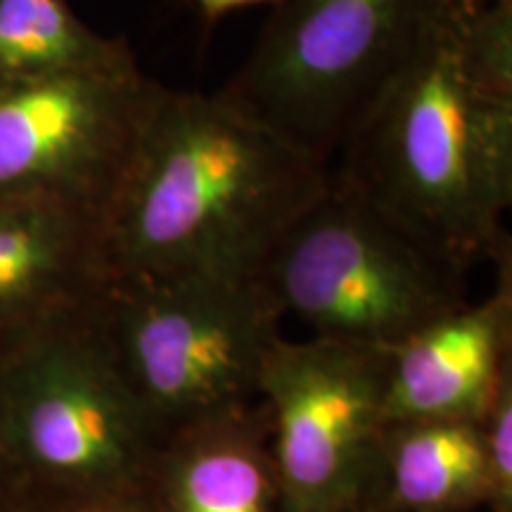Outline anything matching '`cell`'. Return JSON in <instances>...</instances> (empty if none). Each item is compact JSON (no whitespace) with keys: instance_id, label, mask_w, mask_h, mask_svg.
I'll list each match as a JSON object with an SVG mask.
<instances>
[{"instance_id":"obj_3","label":"cell","mask_w":512,"mask_h":512,"mask_svg":"<svg viewBox=\"0 0 512 512\" xmlns=\"http://www.w3.org/2000/svg\"><path fill=\"white\" fill-rule=\"evenodd\" d=\"M283 320L259 275H128L112 278L100 304L114 361L159 444L256 406Z\"/></svg>"},{"instance_id":"obj_18","label":"cell","mask_w":512,"mask_h":512,"mask_svg":"<svg viewBox=\"0 0 512 512\" xmlns=\"http://www.w3.org/2000/svg\"><path fill=\"white\" fill-rule=\"evenodd\" d=\"M266 3H278V0H195L197 10L202 12V17L207 22H219L230 12L235 10H245V8H254V5H266Z\"/></svg>"},{"instance_id":"obj_1","label":"cell","mask_w":512,"mask_h":512,"mask_svg":"<svg viewBox=\"0 0 512 512\" xmlns=\"http://www.w3.org/2000/svg\"><path fill=\"white\" fill-rule=\"evenodd\" d=\"M330 171L219 93L159 86L102 216L112 278L259 275Z\"/></svg>"},{"instance_id":"obj_8","label":"cell","mask_w":512,"mask_h":512,"mask_svg":"<svg viewBox=\"0 0 512 512\" xmlns=\"http://www.w3.org/2000/svg\"><path fill=\"white\" fill-rule=\"evenodd\" d=\"M159 86L140 67L0 83V202L105 216Z\"/></svg>"},{"instance_id":"obj_11","label":"cell","mask_w":512,"mask_h":512,"mask_svg":"<svg viewBox=\"0 0 512 512\" xmlns=\"http://www.w3.org/2000/svg\"><path fill=\"white\" fill-rule=\"evenodd\" d=\"M147 486L162 512H285L264 403L166 437Z\"/></svg>"},{"instance_id":"obj_9","label":"cell","mask_w":512,"mask_h":512,"mask_svg":"<svg viewBox=\"0 0 512 512\" xmlns=\"http://www.w3.org/2000/svg\"><path fill=\"white\" fill-rule=\"evenodd\" d=\"M496 285L387 349V422L482 418L512 349V256L496 259Z\"/></svg>"},{"instance_id":"obj_2","label":"cell","mask_w":512,"mask_h":512,"mask_svg":"<svg viewBox=\"0 0 512 512\" xmlns=\"http://www.w3.org/2000/svg\"><path fill=\"white\" fill-rule=\"evenodd\" d=\"M453 5L354 128L335 174L470 271L510 249L503 216L512 207V102L475 98L465 86Z\"/></svg>"},{"instance_id":"obj_13","label":"cell","mask_w":512,"mask_h":512,"mask_svg":"<svg viewBox=\"0 0 512 512\" xmlns=\"http://www.w3.org/2000/svg\"><path fill=\"white\" fill-rule=\"evenodd\" d=\"M136 67L126 38L91 29L67 0H0V83Z\"/></svg>"},{"instance_id":"obj_19","label":"cell","mask_w":512,"mask_h":512,"mask_svg":"<svg viewBox=\"0 0 512 512\" xmlns=\"http://www.w3.org/2000/svg\"><path fill=\"white\" fill-rule=\"evenodd\" d=\"M342 512H384V510L377 508V505H373V503H368V501H361V503L351 505V508L342 510Z\"/></svg>"},{"instance_id":"obj_5","label":"cell","mask_w":512,"mask_h":512,"mask_svg":"<svg viewBox=\"0 0 512 512\" xmlns=\"http://www.w3.org/2000/svg\"><path fill=\"white\" fill-rule=\"evenodd\" d=\"M448 0H278L219 95L330 166Z\"/></svg>"},{"instance_id":"obj_12","label":"cell","mask_w":512,"mask_h":512,"mask_svg":"<svg viewBox=\"0 0 512 512\" xmlns=\"http://www.w3.org/2000/svg\"><path fill=\"white\" fill-rule=\"evenodd\" d=\"M363 501L384 512H486L482 418L387 422Z\"/></svg>"},{"instance_id":"obj_10","label":"cell","mask_w":512,"mask_h":512,"mask_svg":"<svg viewBox=\"0 0 512 512\" xmlns=\"http://www.w3.org/2000/svg\"><path fill=\"white\" fill-rule=\"evenodd\" d=\"M110 283L100 214L57 202H0V347L93 309Z\"/></svg>"},{"instance_id":"obj_7","label":"cell","mask_w":512,"mask_h":512,"mask_svg":"<svg viewBox=\"0 0 512 512\" xmlns=\"http://www.w3.org/2000/svg\"><path fill=\"white\" fill-rule=\"evenodd\" d=\"M387 351L283 337L261 375L285 512H342L366 498L387 427Z\"/></svg>"},{"instance_id":"obj_6","label":"cell","mask_w":512,"mask_h":512,"mask_svg":"<svg viewBox=\"0 0 512 512\" xmlns=\"http://www.w3.org/2000/svg\"><path fill=\"white\" fill-rule=\"evenodd\" d=\"M100 304L0 347V434L22 489L147 482L159 441L114 361Z\"/></svg>"},{"instance_id":"obj_16","label":"cell","mask_w":512,"mask_h":512,"mask_svg":"<svg viewBox=\"0 0 512 512\" xmlns=\"http://www.w3.org/2000/svg\"><path fill=\"white\" fill-rule=\"evenodd\" d=\"M489 503L486 512H512V368L498 382L482 415Z\"/></svg>"},{"instance_id":"obj_20","label":"cell","mask_w":512,"mask_h":512,"mask_svg":"<svg viewBox=\"0 0 512 512\" xmlns=\"http://www.w3.org/2000/svg\"><path fill=\"white\" fill-rule=\"evenodd\" d=\"M456 3L463 5V8H479V5L494 3V0H456Z\"/></svg>"},{"instance_id":"obj_17","label":"cell","mask_w":512,"mask_h":512,"mask_svg":"<svg viewBox=\"0 0 512 512\" xmlns=\"http://www.w3.org/2000/svg\"><path fill=\"white\" fill-rule=\"evenodd\" d=\"M19 491H22V479H19L8 451H5L3 434H0V503H5V508L12 510Z\"/></svg>"},{"instance_id":"obj_4","label":"cell","mask_w":512,"mask_h":512,"mask_svg":"<svg viewBox=\"0 0 512 512\" xmlns=\"http://www.w3.org/2000/svg\"><path fill=\"white\" fill-rule=\"evenodd\" d=\"M467 275L335 171L259 271L309 337L380 351L470 302Z\"/></svg>"},{"instance_id":"obj_14","label":"cell","mask_w":512,"mask_h":512,"mask_svg":"<svg viewBox=\"0 0 512 512\" xmlns=\"http://www.w3.org/2000/svg\"><path fill=\"white\" fill-rule=\"evenodd\" d=\"M453 43L460 76L472 95L512 102V0L479 8L453 5Z\"/></svg>"},{"instance_id":"obj_15","label":"cell","mask_w":512,"mask_h":512,"mask_svg":"<svg viewBox=\"0 0 512 512\" xmlns=\"http://www.w3.org/2000/svg\"><path fill=\"white\" fill-rule=\"evenodd\" d=\"M10 512H162L147 482L107 489H22Z\"/></svg>"}]
</instances>
